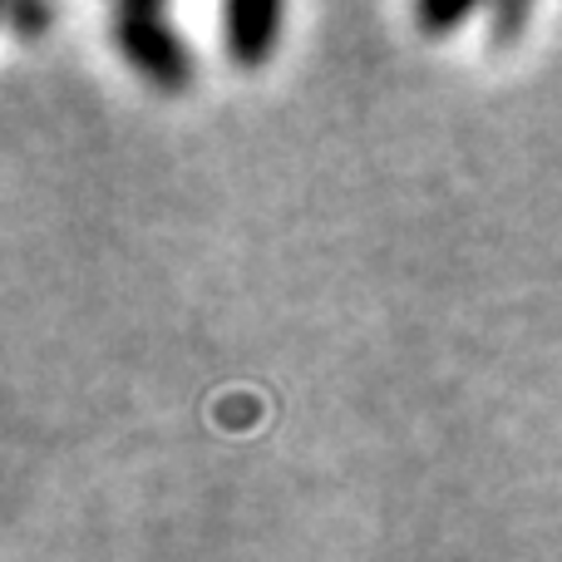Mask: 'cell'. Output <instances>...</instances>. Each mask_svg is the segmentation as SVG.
I'll return each mask as SVG.
<instances>
[{"mask_svg": "<svg viewBox=\"0 0 562 562\" xmlns=\"http://www.w3.org/2000/svg\"><path fill=\"white\" fill-rule=\"evenodd\" d=\"M464 15H469L464 5H454V10H435V5H419V10H415V20H419V25H425V30H449V25H459V20H464Z\"/></svg>", "mask_w": 562, "mask_h": 562, "instance_id": "3", "label": "cell"}, {"mask_svg": "<svg viewBox=\"0 0 562 562\" xmlns=\"http://www.w3.org/2000/svg\"><path fill=\"white\" fill-rule=\"evenodd\" d=\"M281 30V5L277 0H237L223 10V49L237 65H262Z\"/></svg>", "mask_w": 562, "mask_h": 562, "instance_id": "2", "label": "cell"}, {"mask_svg": "<svg viewBox=\"0 0 562 562\" xmlns=\"http://www.w3.org/2000/svg\"><path fill=\"white\" fill-rule=\"evenodd\" d=\"M524 15H528L524 5H504V10H498V15H494V40H508V30L524 25Z\"/></svg>", "mask_w": 562, "mask_h": 562, "instance_id": "5", "label": "cell"}, {"mask_svg": "<svg viewBox=\"0 0 562 562\" xmlns=\"http://www.w3.org/2000/svg\"><path fill=\"white\" fill-rule=\"evenodd\" d=\"M114 40L128 55V65L138 75H148L158 89H183L193 75V59H188L183 40H178L173 20L164 5H144V0H128L114 10Z\"/></svg>", "mask_w": 562, "mask_h": 562, "instance_id": "1", "label": "cell"}, {"mask_svg": "<svg viewBox=\"0 0 562 562\" xmlns=\"http://www.w3.org/2000/svg\"><path fill=\"white\" fill-rule=\"evenodd\" d=\"M10 20H15L20 30H35V25H45V20H49V10L45 5H20V0H15V5H10Z\"/></svg>", "mask_w": 562, "mask_h": 562, "instance_id": "4", "label": "cell"}]
</instances>
